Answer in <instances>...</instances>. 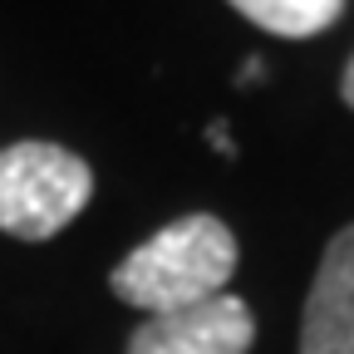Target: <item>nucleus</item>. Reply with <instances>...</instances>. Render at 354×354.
I'll use <instances>...</instances> for the list:
<instances>
[{
    "label": "nucleus",
    "mask_w": 354,
    "mask_h": 354,
    "mask_svg": "<svg viewBox=\"0 0 354 354\" xmlns=\"http://www.w3.org/2000/svg\"><path fill=\"white\" fill-rule=\"evenodd\" d=\"M232 6L256 20L261 30L286 35V39H305V35H320L339 20L344 0H232Z\"/></svg>",
    "instance_id": "39448f33"
},
{
    "label": "nucleus",
    "mask_w": 354,
    "mask_h": 354,
    "mask_svg": "<svg viewBox=\"0 0 354 354\" xmlns=\"http://www.w3.org/2000/svg\"><path fill=\"white\" fill-rule=\"evenodd\" d=\"M94 192L88 162L59 143H10L0 153V232L50 241L84 212Z\"/></svg>",
    "instance_id": "f03ea898"
},
{
    "label": "nucleus",
    "mask_w": 354,
    "mask_h": 354,
    "mask_svg": "<svg viewBox=\"0 0 354 354\" xmlns=\"http://www.w3.org/2000/svg\"><path fill=\"white\" fill-rule=\"evenodd\" d=\"M232 276H236L232 227L197 212L148 236L138 251H128L113 266L109 286L118 300L148 310V315H167V310H187L212 295H227Z\"/></svg>",
    "instance_id": "f257e3e1"
},
{
    "label": "nucleus",
    "mask_w": 354,
    "mask_h": 354,
    "mask_svg": "<svg viewBox=\"0 0 354 354\" xmlns=\"http://www.w3.org/2000/svg\"><path fill=\"white\" fill-rule=\"evenodd\" d=\"M256 339V320L246 300L212 295L187 310L148 315L128 339V354H246Z\"/></svg>",
    "instance_id": "7ed1b4c3"
},
{
    "label": "nucleus",
    "mask_w": 354,
    "mask_h": 354,
    "mask_svg": "<svg viewBox=\"0 0 354 354\" xmlns=\"http://www.w3.org/2000/svg\"><path fill=\"white\" fill-rule=\"evenodd\" d=\"M212 148H216V153H232V138H227V123H212Z\"/></svg>",
    "instance_id": "423d86ee"
},
{
    "label": "nucleus",
    "mask_w": 354,
    "mask_h": 354,
    "mask_svg": "<svg viewBox=\"0 0 354 354\" xmlns=\"http://www.w3.org/2000/svg\"><path fill=\"white\" fill-rule=\"evenodd\" d=\"M300 354H354V227H344L320 256L305 295Z\"/></svg>",
    "instance_id": "20e7f679"
},
{
    "label": "nucleus",
    "mask_w": 354,
    "mask_h": 354,
    "mask_svg": "<svg viewBox=\"0 0 354 354\" xmlns=\"http://www.w3.org/2000/svg\"><path fill=\"white\" fill-rule=\"evenodd\" d=\"M339 88H344V104L354 109V59H349V69H344V84H339Z\"/></svg>",
    "instance_id": "0eeeda50"
}]
</instances>
